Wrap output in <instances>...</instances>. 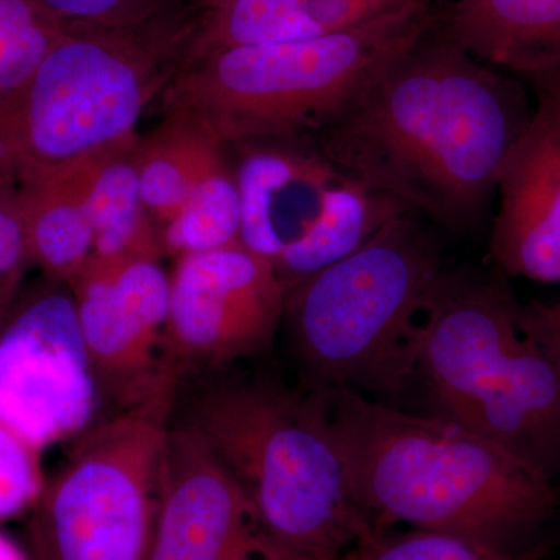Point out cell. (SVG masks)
<instances>
[{
	"instance_id": "1",
	"label": "cell",
	"mask_w": 560,
	"mask_h": 560,
	"mask_svg": "<svg viewBox=\"0 0 560 560\" xmlns=\"http://www.w3.org/2000/svg\"><path fill=\"white\" fill-rule=\"evenodd\" d=\"M533 113L521 77L471 57L434 22L311 138L364 186L467 234L485 223L501 165Z\"/></svg>"
},
{
	"instance_id": "2",
	"label": "cell",
	"mask_w": 560,
	"mask_h": 560,
	"mask_svg": "<svg viewBox=\"0 0 560 560\" xmlns=\"http://www.w3.org/2000/svg\"><path fill=\"white\" fill-rule=\"evenodd\" d=\"M323 393L353 492L382 528L405 523L523 551L560 511L558 482L458 422Z\"/></svg>"
},
{
	"instance_id": "3",
	"label": "cell",
	"mask_w": 560,
	"mask_h": 560,
	"mask_svg": "<svg viewBox=\"0 0 560 560\" xmlns=\"http://www.w3.org/2000/svg\"><path fill=\"white\" fill-rule=\"evenodd\" d=\"M194 381L180 419L245 490L280 550L338 560L377 526L353 492L323 390L232 368Z\"/></svg>"
},
{
	"instance_id": "4",
	"label": "cell",
	"mask_w": 560,
	"mask_h": 560,
	"mask_svg": "<svg viewBox=\"0 0 560 560\" xmlns=\"http://www.w3.org/2000/svg\"><path fill=\"white\" fill-rule=\"evenodd\" d=\"M433 415L497 442L558 482L560 364L503 272L442 271L416 337Z\"/></svg>"
},
{
	"instance_id": "5",
	"label": "cell",
	"mask_w": 560,
	"mask_h": 560,
	"mask_svg": "<svg viewBox=\"0 0 560 560\" xmlns=\"http://www.w3.org/2000/svg\"><path fill=\"white\" fill-rule=\"evenodd\" d=\"M444 270L433 224L407 212L290 285L279 334L298 385L363 396L411 386L420 318Z\"/></svg>"
},
{
	"instance_id": "6",
	"label": "cell",
	"mask_w": 560,
	"mask_h": 560,
	"mask_svg": "<svg viewBox=\"0 0 560 560\" xmlns=\"http://www.w3.org/2000/svg\"><path fill=\"white\" fill-rule=\"evenodd\" d=\"M438 0L348 31L237 47L187 62L160 98L224 143L313 136L352 105L436 22Z\"/></svg>"
},
{
	"instance_id": "7",
	"label": "cell",
	"mask_w": 560,
	"mask_h": 560,
	"mask_svg": "<svg viewBox=\"0 0 560 560\" xmlns=\"http://www.w3.org/2000/svg\"><path fill=\"white\" fill-rule=\"evenodd\" d=\"M198 16L175 5L138 27H66L0 106V160L20 179L138 135L183 68Z\"/></svg>"
},
{
	"instance_id": "8",
	"label": "cell",
	"mask_w": 560,
	"mask_h": 560,
	"mask_svg": "<svg viewBox=\"0 0 560 560\" xmlns=\"http://www.w3.org/2000/svg\"><path fill=\"white\" fill-rule=\"evenodd\" d=\"M175 401L117 412L77 438L33 506L35 560H150Z\"/></svg>"
},
{
	"instance_id": "9",
	"label": "cell",
	"mask_w": 560,
	"mask_h": 560,
	"mask_svg": "<svg viewBox=\"0 0 560 560\" xmlns=\"http://www.w3.org/2000/svg\"><path fill=\"white\" fill-rule=\"evenodd\" d=\"M241 191V242L287 289L348 256L408 210L342 171L311 136L230 145Z\"/></svg>"
},
{
	"instance_id": "10",
	"label": "cell",
	"mask_w": 560,
	"mask_h": 560,
	"mask_svg": "<svg viewBox=\"0 0 560 560\" xmlns=\"http://www.w3.org/2000/svg\"><path fill=\"white\" fill-rule=\"evenodd\" d=\"M102 411L72 291L47 279L0 319V423L40 452Z\"/></svg>"
},
{
	"instance_id": "11",
	"label": "cell",
	"mask_w": 560,
	"mask_h": 560,
	"mask_svg": "<svg viewBox=\"0 0 560 560\" xmlns=\"http://www.w3.org/2000/svg\"><path fill=\"white\" fill-rule=\"evenodd\" d=\"M68 287L103 410L113 416L176 399L165 345L171 276L161 257L92 256Z\"/></svg>"
},
{
	"instance_id": "12",
	"label": "cell",
	"mask_w": 560,
	"mask_h": 560,
	"mask_svg": "<svg viewBox=\"0 0 560 560\" xmlns=\"http://www.w3.org/2000/svg\"><path fill=\"white\" fill-rule=\"evenodd\" d=\"M287 287L242 242L176 261L168 294V364L180 386L264 355L282 323Z\"/></svg>"
},
{
	"instance_id": "13",
	"label": "cell",
	"mask_w": 560,
	"mask_h": 560,
	"mask_svg": "<svg viewBox=\"0 0 560 560\" xmlns=\"http://www.w3.org/2000/svg\"><path fill=\"white\" fill-rule=\"evenodd\" d=\"M528 81L534 113L500 168L490 254L506 278L560 283V70Z\"/></svg>"
},
{
	"instance_id": "14",
	"label": "cell",
	"mask_w": 560,
	"mask_h": 560,
	"mask_svg": "<svg viewBox=\"0 0 560 560\" xmlns=\"http://www.w3.org/2000/svg\"><path fill=\"white\" fill-rule=\"evenodd\" d=\"M260 530L245 490L200 431L172 418L150 560H228Z\"/></svg>"
},
{
	"instance_id": "15",
	"label": "cell",
	"mask_w": 560,
	"mask_h": 560,
	"mask_svg": "<svg viewBox=\"0 0 560 560\" xmlns=\"http://www.w3.org/2000/svg\"><path fill=\"white\" fill-rule=\"evenodd\" d=\"M442 35L521 79L560 70V0H438Z\"/></svg>"
},
{
	"instance_id": "16",
	"label": "cell",
	"mask_w": 560,
	"mask_h": 560,
	"mask_svg": "<svg viewBox=\"0 0 560 560\" xmlns=\"http://www.w3.org/2000/svg\"><path fill=\"white\" fill-rule=\"evenodd\" d=\"M230 164V147L184 114L162 113L153 130L139 135L136 168L140 197L160 237Z\"/></svg>"
},
{
	"instance_id": "17",
	"label": "cell",
	"mask_w": 560,
	"mask_h": 560,
	"mask_svg": "<svg viewBox=\"0 0 560 560\" xmlns=\"http://www.w3.org/2000/svg\"><path fill=\"white\" fill-rule=\"evenodd\" d=\"M28 257L47 279L69 285L94 254V230L79 162L18 179Z\"/></svg>"
},
{
	"instance_id": "18",
	"label": "cell",
	"mask_w": 560,
	"mask_h": 560,
	"mask_svg": "<svg viewBox=\"0 0 560 560\" xmlns=\"http://www.w3.org/2000/svg\"><path fill=\"white\" fill-rule=\"evenodd\" d=\"M139 135L77 160L92 230V256H164L160 232L140 197L136 147Z\"/></svg>"
},
{
	"instance_id": "19",
	"label": "cell",
	"mask_w": 560,
	"mask_h": 560,
	"mask_svg": "<svg viewBox=\"0 0 560 560\" xmlns=\"http://www.w3.org/2000/svg\"><path fill=\"white\" fill-rule=\"evenodd\" d=\"M301 3L302 0H231L220 9L200 13L184 65L237 47L279 43Z\"/></svg>"
},
{
	"instance_id": "20",
	"label": "cell",
	"mask_w": 560,
	"mask_h": 560,
	"mask_svg": "<svg viewBox=\"0 0 560 560\" xmlns=\"http://www.w3.org/2000/svg\"><path fill=\"white\" fill-rule=\"evenodd\" d=\"M548 541L528 550L506 551L469 537L440 530H397L375 526L352 548L353 560H547Z\"/></svg>"
},
{
	"instance_id": "21",
	"label": "cell",
	"mask_w": 560,
	"mask_h": 560,
	"mask_svg": "<svg viewBox=\"0 0 560 560\" xmlns=\"http://www.w3.org/2000/svg\"><path fill=\"white\" fill-rule=\"evenodd\" d=\"M65 31L33 0H0V105L24 88Z\"/></svg>"
},
{
	"instance_id": "22",
	"label": "cell",
	"mask_w": 560,
	"mask_h": 560,
	"mask_svg": "<svg viewBox=\"0 0 560 560\" xmlns=\"http://www.w3.org/2000/svg\"><path fill=\"white\" fill-rule=\"evenodd\" d=\"M65 27L130 28L156 20L173 0H33Z\"/></svg>"
},
{
	"instance_id": "23",
	"label": "cell",
	"mask_w": 560,
	"mask_h": 560,
	"mask_svg": "<svg viewBox=\"0 0 560 560\" xmlns=\"http://www.w3.org/2000/svg\"><path fill=\"white\" fill-rule=\"evenodd\" d=\"M44 485L39 452L0 423V522L33 510Z\"/></svg>"
},
{
	"instance_id": "24",
	"label": "cell",
	"mask_w": 560,
	"mask_h": 560,
	"mask_svg": "<svg viewBox=\"0 0 560 560\" xmlns=\"http://www.w3.org/2000/svg\"><path fill=\"white\" fill-rule=\"evenodd\" d=\"M526 312L541 341L550 348L560 364V304L530 301L526 304Z\"/></svg>"
},
{
	"instance_id": "25",
	"label": "cell",
	"mask_w": 560,
	"mask_h": 560,
	"mask_svg": "<svg viewBox=\"0 0 560 560\" xmlns=\"http://www.w3.org/2000/svg\"><path fill=\"white\" fill-rule=\"evenodd\" d=\"M0 560H28L25 558L24 552L20 550V548L16 547V545L13 544L9 539V537L3 536L2 533H0Z\"/></svg>"
},
{
	"instance_id": "26",
	"label": "cell",
	"mask_w": 560,
	"mask_h": 560,
	"mask_svg": "<svg viewBox=\"0 0 560 560\" xmlns=\"http://www.w3.org/2000/svg\"><path fill=\"white\" fill-rule=\"evenodd\" d=\"M187 2H190L195 9H200L201 13H205V11L220 9V7L226 5L231 0H187Z\"/></svg>"
},
{
	"instance_id": "27",
	"label": "cell",
	"mask_w": 560,
	"mask_h": 560,
	"mask_svg": "<svg viewBox=\"0 0 560 560\" xmlns=\"http://www.w3.org/2000/svg\"><path fill=\"white\" fill-rule=\"evenodd\" d=\"M279 560H307V559L294 558V556H287V558H282ZM338 560H353L352 550H350L348 552V555L345 556V558H341Z\"/></svg>"
}]
</instances>
